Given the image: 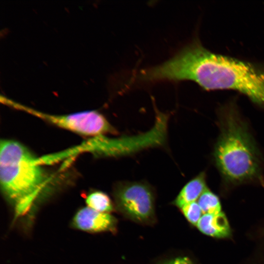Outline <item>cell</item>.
I'll return each instance as SVG.
<instances>
[{"mask_svg":"<svg viewBox=\"0 0 264 264\" xmlns=\"http://www.w3.org/2000/svg\"><path fill=\"white\" fill-rule=\"evenodd\" d=\"M189 80L206 90H234L264 106V67L213 53L195 43L185 66Z\"/></svg>","mask_w":264,"mask_h":264,"instance_id":"obj_1","label":"cell"},{"mask_svg":"<svg viewBox=\"0 0 264 264\" xmlns=\"http://www.w3.org/2000/svg\"><path fill=\"white\" fill-rule=\"evenodd\" d=\"M214 156L223 180L229 184H239L261 176L258 151L245 123L232 107L220 115Z\"/></svg>","mask_w":264,"mask_h":264,"instance_id":"obj_2","label":"cell"},{"mask_svg":"<svg viewBox=\"0 0 264 264\" xmlns=\"http://www.w3.org/2000/svg\"><path fill=\"white\" fill-rule=\"evenodd\" d=\"M0 182L4 195L14 205L15 216L27 213L47 188L50 177L39 157L20 143L0 141Z\"/></svg>","mask_w":264,"mask_h":264,"instance_id":"obj_3","label":"cell"},{"mask_svg":"<svg viewBox=\"0 0 264 264\" xmlns=\"http://www.w3.org/2000/svg\"><path fill=\"white\" fill-rule=\"evenodd\" d=\"M166 129L164 123L157 120L153 128L145 133L114 138L105 136L95 137L69 150V152L71 155L88 152L106 156L130 154L146 148L163 145Z\"/></svg>","mask_w":264,"mask_h":264,"instance_id":"obj_4","label":"cell"},{"mask_svg":"<svg viewBox=\"0 0 264 264\" xmlns=\"http://www.w3.org/2000/svg\"><path fill=\"white\" fill-rule=\"evenodd\" d=\"M3 104L22 110L58 127L79 134L104 136L107 133L117 134L116 130L100 113L95 110L82 111L65 115L46 113L25 106L12 100L1 96Z\"/></svg>","mask_w":264,"mask_h":264,"instance_id":"obj_5","label":"cell"},{"mask_svg":"<svg viewBox=\"0 0 264 264\" xmlns=\"http://www.w3.org/2000/svg\"><path fill=\"white\" fill-rule=\"evenodd\" d=\"M118 209L130 219L140 222L151 220L154 215V197L146 184L125 182L118 184L114 192Z\"/></svg>","mask_w":264,"mask_h":264,"instance_id":"obj_6","label":"cell"},{"mask_svg":"<svg viewBox=\"0 0 264 264\" xmlns=\"http://www.w3.org/2000/svg\"><path fill=\"white\" fill-rule=\"evenodd\" d=\"M116 220L110 213L95 211L88 207L80 208L73 216L71 226L88 233L113 231Z\"/></svg>","mask_w":264,"mask_h":264,"instance_id":"obj_7","label":"cell"},{"mask_svg":"<svg viewBox=\"0 0 264 264\" xmlns=\"http://www.w3.org/2000/svg\"><path fill=\"white\" fill-rule=\"evenodd\" d=\"M196 226L202 233L213 237L224 238L231 234L228 221L222 212L203 214Z\"/></svg>","mask_w":264,"mask_h":264,"instance_id":"obj_8","label":"cell"},{"mask_svg":"<svg viewBox=\"0 0 264 264\" xmlns=\"http://www.w3.org/2000/svg\"><path fill=\"white\" fill-rule=\"evenodd\" d=\"M207 189L205 175L202 172L184 185L174 203L181 209L185 205L195 202Z\"/></svg>","mask_w":264,"mask_h":264,"instance_id":"obj_9","label":"cell"},{"mask_svg":"<svg viewBox=\"0 0 264 264\" xmlns=\"http://www.w3.org/2000/svg\"><path fill=\"white\" fill-rule=\"evenodd\" d=\"M88 207L95 211L108 213L113 210L112 201L109 196L102 191H94L90 193L86 198Z\"/></svg>","mask_w":264,"mask_h":264,"instance_id":"obj_10","label":"cell"},{"mask_svg":"<svg viewBox=\"0 0 264 264\" xmlns=\"http://www.w3.org/2000/svg\"><path fill=\"white\" fill-rule=\"evenodd\" d=\"M198 203L203 214H217L221 212L219 198L208 189L200 196Z\"/></svg>","mask_w":264,"mask_h":264,"instance_id":"obj_11","label":"cell"},{"mask_svg":"<svg viewBox=\"0 0 264 264\" xmlns=\"http://www.w3.org/2000/svg\"><path fill=\"white\" fill-rule=\"evenodd\" d=\"M181 210L189 222L196 226L203 215L199 205L196 201L184 205Z\"/></svg>","mask_w":264,"mask_h":264,"instance_id":"obj_12","label":"cell"},{"mask_svg":"<svg viewBox=\"0 0 264 264\" xmlns=\"http://www.w3.org/2000/svg\"><path fill=\"white\" fill-rule=\"evenodd\" d=\"M163 264H193L189 258L186 257H179L172 259Z\"/></svg>","mask_w":264,"mask_h":264,"instance_id":"obj_13","label":"cell"}]
</instances>
